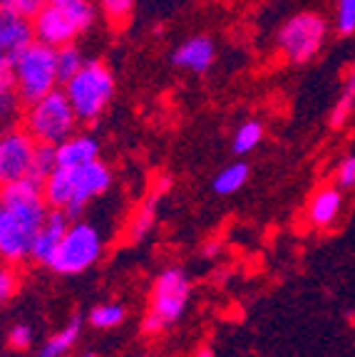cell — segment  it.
I'll return each instance as SVG.
<instances>
[{
  "mask_svg": "<svg viewBox=\"0 0 355 357\" xmlns=\"http://www.w3.org/2000/svg\"><path fill=\"white\" fill-rule=\"evenodd\" d=\"M249 176H251L249 164L239 159V162L224 167L222 172L214 176V191H217L219 196H231L249 184Z\"/></svg>",
  "mask_w": 355,
  "mask_h": 357,
  "instance_id": "obj_20",
  "label": "cell"
},
{
  "mask_svg": "<svg viewBox=\"0 0 355 357\" xmlns=\"http://www.w3.org/2000/svg\"><path fill=\"white\" fill-rule=\"evenodd\" d=\"M124 318H127V310L119 303H100L89 310L87 323L97 330H112L117 325H122Z\"/></svg>",
  "mask_w": 355,
  "mask_h": 357,
  "instance_id": "obj_22",
  "label": "cell"
},
{
  "mask_svg": "<svg viewBox=\"0 0 355 357\" xmlns=\"http://www.w3.org/2000/svg\"><path fill=\"white\" fill-rule=\"evenodd\" d=\"M67 102L73 105L80 122L92 124L110 109L117 95V79L110 65L102 60H85L70 79L62 82Z\"/></svg>",
  "mask_w": 355,
  "mask_h": 357,
  "instance_id": "obj_3",
  "label": "cell"
},
{
  "mask_svg": "<svg viewBox=\"0 0 355 357\" xmlns=\"http://www.w3.org/2000/svg\"><path fill=\"white\" fill-rule=\"evenodd\" d=\"M20 95H17L15 79H13L10 70L0 67V129L10 127L20 117Z\"/></svg>",
  "mask_w": 355,
  "mask_h": 357,
  "instance_id": "obj_18",
  "label": "cell"
},
{
  "mask_svg": "<svg viewBox=\"0 0 355 357\" xmlns=\"http://www.w3.org/2000/svg\"><path fill=\"white\" fill-rule=\"evenodd\" d=\"M78 114L73 105L67 102L62 87H55L48 95L28 102L22 112V127L28 129L38 144H60L73 132H78Z\"/></svg>",
  "mask_w": 355,
  "mask_h": 357,
  "instance_id": "obj_5",
  "label": "cell"
},
{
  "mask_svg": "<svg viewBox=\"0 0 355 357\" xmlns=\"http://www.w3.org/2000/svg\"><path fill=\"white\" fill-rule=\"evenodd\" d=\"M94 159H100V139L89 132H73L55 144V162L62 169H78Z\"/></svg>",
  "mask_w": 355,
  "mask_h": 357,
  "instance_id": "obj_14",
  "label": "cell"
},
{
  "mask_svg": "<svg viewBox=\"0 0 355 357\" xmlns=\"http://www.w3.org/2000/svg\"><path fill=\"white\" fill-rule=\"evenodd\" d=\"M35 40L30 17L0 8V67L10 70L15 57Z\"/></svg>",
  "mask_w": 355,
  "mask_h": 357,
  "instance_id": "obj_10",
  "label": "cell"
},
{
  "mask_svg": "<svg viewBox=\"0 0 355 357\" xmlns=\"http://www.w3.org/2000/svg\"><path fill=\"white\" fill-rule=\"evenodd\" d=\"M219 251H222V245H219L217 241H209V243L204 245L201 256H204V258H214V256H219Z\"/></svg>",
  "mask_w": 355,
  "mask_h": 357,
  "instance_id": "obj_31",
  "label": "cell"
},
{
  "mask_svg": "<svg viewBox=\"0 0 355 357\" xmlns=\"http://www.w3.org/2000/svg\"><path fill=\"white\" fill-rule=\"evenodd\" d=\"M335 30L343 38L355 35V0H335Z\"/></svg>",
  "mask_w": 355,
  "mask_h": 357,
  "instance_id": "obj_25",
  "label": "cell"
},
{
  "mask_svg": "<svg viewBox=\"0 0 355 357\" xmlns=\"http://www.w3.org/2000/svg\"><path fill=\"white\" fill-rule=\"evenodd\" d=\"M331 35V22L326 15L313 10H300L291 15L278 30V52L291 65H305L326 47Z\"/></svg>",
  "mask_w": 355,
  "mask_h": 357,
  "instance_id": "obj_7",
  "label": "cell"
},
{
  "mask_svg": "<svg viewBox=\"0 0 355 357\" xmlns=\"http://www.w3.org/2000/svg\"><path fill=\"white\" fill-rule=\"evenodd\" d=\"M48 0H0V8H8L13 13H20L25 17H33Z\"/></svg>",
  "mask_w": 355,
  "mask_h": 357,
  "instance_id": "obj_30",
  "label": "cell"
},
{
  "mask_svg": "<svg viewBox=\"0 0 355 357\" xmlns=\"http://www.w3.org/2000/svg\"><path fill=\"white\" fill-rule=\"evenodd\" d=\"M55 167H57V162H55V146L38 144V149H35V156H33L30 178H38V181H43V178L48 176V174H50Z\"/></svg>",
  "mask_w": 355,
  "mask_h": 357,
  "instance_id": "obj_24",
  "label": "cell"
},
{
  "mask_svg": "<svg viewBox=\"0 0 355 357\" xmlns=\"http://www.w3.org/2000/svg\"><path fill=\"white\" fill-rule=\"evenodd\" d=\"M35 149H38V142L30 137L25 127L10 124L0 129V189L30 176Z\"/></svg>",
  "mask_w": 355,
  "mask_h": 357,
  "instance_id": "obj_9",
  "label": "cell"
},
{
  "mask_svg": "<svg viewBox=\"0 0 355 357\" xmlns=\"http://www.w3.org/2000/svg\"><path fill=\"white\" fill-rule=\"evenodd\" d=\"M217 60V45L209 35H191L172 52V65L191 75H204Z\"/></svg>",
  "mask_w": 355,
  "mask_h": 357,
  "instance_id": "obj_12",
  "label": "cell"
},
{
  "mask_svg": "<svg viewBox=\"0 0 355 357\" xmlns=\"http://www.w3.org/2000/svg\"><path fill=\"white\" fill-rule=\"evenodd\" d=\"M112 169L102 159H94L78 169L55 167L43 178V196L50 208H60L70 218H80L89 201L100 199L112 189Z\"/></svg>",
  "mask_w": 355,
  "mask_h": 357,
  "instance_id": "obj_2",
  "label": "cell"
},
{
  "mask_svg": "<svg viewBox=\"0 0 355 357\" xmlns=\"http://www.w3.org/2000/svg\"><path fill=\"white\" fill-rule=\"evenodd\" d=\"M333 184L343 191L355 189V154H345L333 172Z\"/></svg>",
  "mask_w": 355,
  "mask_h": 357,
  "instance_id": "obj_27",
  "label": "cell"
},
{
  "mask_svg": "<svg viewBox=\"0 0 355 357\" xmlns=\"http://www.w3.org/2000/svg\"><path fill=\"white\" fill-rule=\"evenodd\" d=\"M100 8L110 22H115V25H124V22L132 17L134 0H100Z\"/></svg>",
  "mask_w": 355,
  "mask_h": 357,
  "instance_id": "obj_26",
  "label": "cell"
},
{
  "mask_svg": "<svg viewBox=\"0 0 355 357\" xmlns=\"http://www.w3.org/2000/svg\"><path fill=\"white\" fill-rule=\"evenodd\" d=\"M8 345H10L13 350H28V347L33 345V328L25 323L13 325L10 333H8Z\"/></svg>",
  "mask_w": 355,
  "mask_h": 357,
  "instance_id": "obj_29",
  "label": "cell"
},
{
  "mask_svg": "<svg viewBox=\"0 0 355 357\" xmlns=\"http://www.w3.org/2000/svg\"><path fill=\"white\" fill-rule=\"evenodd\" d=\"M80 333H82V320H80V315H75L65 328L52 333L50 337L43 342L38 357H67L73 352V347L80 342Z\"/></svg>",
  "mask_w": 355,
  "mask_h": 357,
  "instance_id": "obj_17",
  "label": "cell"
},
{
  "mask_svg": "<svg viewBox=\"0 0 355 357\" xmlns=\"http://www.w3.org/2000/svg\"><path fill=\"white\" fill-rule=\"evenodd\" d=\"M191 301V280L182 268H164L154 278L150 307L142 318V333L154 337L184 318Z\"/></svg>",
  "mask_w": 355,
  "mask_h": 357,
  "instance_id": "obj_4",
  "label": "cell"
},
{
  "mask_svg": "<svg viewBox=\"0 0 355 357\" xmlns=\"http://www.w3.org/2000/svg\"><path fill=\"white\" fill-rule=\"evenodd\" d=\"M55 62H57V75H60V84L70 79L85 62V55L75 43H67L55 47Z\"/></svg>",
  "mask_w": 355,
  "mask_h": 357,
  "instance_id": "obj_23",
  "label": "cell"
},
{
  "mask_svg": "<svg viewBox=\"0 0 355 357\" xmlns=\"http://www.w3.org/2000/svg\"><path fill=\"white\" fill-rule=\"evenodd\" d=\"M194 357H217V352H214V347L211 345H199L194 350Z\"/></svg>",
  "mask_w": 355,
  "mask_h": 357,
  "instance_id": "obj_32",
  "label": "cell"
},
{
  "mask_svg": "<svg viewBox=\"0 0 355 357\" xmlns=\"http://www.w3.org/2000/svg\"><path fill=\"white\" fill-rule=\"evenodd\" d=\"M353 114H355V60L350 65L348 75H345L343 92H340L338 102H335L331 114H328V124H331V129H343L353 119Z\"/></svg>",
  "mask_w": 355,
  "mask_h": 357,
  "instance_id": "obj_19",
  "label": "cell"
},
{
  "mask_svg": "<svg viewBox=\"0 0 355 357\" xmlns=\"http://www.w3.org/2000/svg\"><path fill=\"white\" fill-rule=\"evenodd\" d=\"M169 186H172V178L169 176L157 178L152 194L147 196V199L137 206V211L132 213V218H129V223H127V241L129 243H139V241H145L147 236H150V231L154 229L157 208H159L161 196L167 194Z\"/></svg>",
  "mask_w": 355,
  "mask_h": 357,
  "instance_id": "obj_15",
  "label": "cell"
},
{
  "mask_svg": "<svg viewBox=\"0 0 355 357\" xmlns=\"http://www.w3.org/2000/svg\"><path fill=\"white\" fill-rule=\"evenodd\" d=\"M102 253H105V241L100 229L82 218H73L48 268L57 275H80L94 263H100Z\"/></svg>",
  "mask_w": 355,
  "mask_h": 357,
  "instance_id": "obj_6",
  "label": "cell"
},
{
  "mask_svg": "<svg viewBox=\"0 0 355 357\" xmlns=\"http://www.w3.org/2000/svg\"><path fill=\"white\" fill-rule=\"evenodd\" d=\"M48 3L78 30V35L87 33L97 20V8L92 0H48Z\"/></svg>",
  "mask_w": 355,
  "mask_h": 357,
  "instance_id": "obj_16",
  "label": "cell"
},
{
  "mask_svg": "<svg viewBox=\"0 0 355 357\" xmlns=\"http://www.w3.org/2000/svg\"><path fill=\"white\" fill-rule=\"evenodd\" d=\"M50 206L45 204L43 181L22 178L0 189V261L8 266L28 261L33 241Z\"/></svg>",
  "mask_w": 355,
  "mask_h": 357,
  "instance_id": "obj_1",
  "label": "cell"
},
{
  "mask_svg": "<svg viewBox=\"0 0 355 357\" xmlns=\"http://www.w3.org/2000/svg\"><path fill=\"white\" fill-rule=\"evenodd\" d=\"M10 75L15 79L17 95H20L22 105H28V102L52 92L60 84L55 47L40 43V40H33L15 57V62L10 65Z\"/></svg>",
  "mask_w": 355,
  "mask_h": 357,
  "instance_id": "obj_8",
  "label": "cell"
},
{
  "mask_svg": "<svg viewBox=\"0 0 355 357\" xmlns=\"http://www.w3.org/2000/svg\"><path fill=\"white\" fill-rule=\"evenodd\" d=\"M343 206H345V191L338 189L335 184H323L308 199L305 221L316 231L333 229L335 223H338L340 213H343Z\"/></svg>",
  "mask_w": 355,
  "mask_h": 357,
  "instance_id": "obj_11",
  "label": "cell"
},
{
  "mask_svg": "<svg viewBox=\"0 0 355 357\" xmlns=\"http://www.w3.org/2000/svg\"><path fill=\"white\" fill-rule=\"evenodd\" d=\"M17 290V275L13 271V266L8 263H0V305L8 303Z\"/></svg>",
  "mask_w": 355,
  "mask_h": 357,
  "instance_id": "obj_28",
  "label": "cell"
},
{
  "mask_svg": "<svg viewBox=\"0 0 355 357\" xmlns=\"http://www.w3.org/2000/svg\"><path fill=\"white\" fill-rule=\"evenodd\" d=\"M70 221H73V218L67 216L65 211H60V208H50L48 216H45L43 226H40L38 236H35V241H33L30 261H35V263H40V266L48 268V263H50V258L55 256L57 245H60V241H62V236H65Z\"/></svg>",
  "mask_w": 355,
  "mask_h": 357,
  "instance_id": "obj_13",
  "label": "cell"
},
{
  "mask_svg": "<svg viewBox=\"0 0 355 357\" xmlns=\"http://www.w3.org/2000/svg\"><path fill=\"white\" fill-rule=\"evenodd\" d=\"M263 122L261 119H246L236 127L231 139V151L236 156H246L254 149H259V144L263 142Z\"/></svg>",
  "mask_w": 355,
  "mask_h": 357,
  "instance_id": "obj_21",
  "label": "cell"
},
{
  "mask_svg": "<svg viewBox=\"0 0 355 357\" xmlns=\"http://www.w3.org/2000/svg\"><path fill=\"white\" fill-rule=\"evenodd\" d=\"M80 357H100V355H97V352H82Z\"/></svg>",
  "mask_w": 355,
  "mask_h": 357,
  "instance_id": "obj_33",
  "label": "cell"
}]
</instances>
